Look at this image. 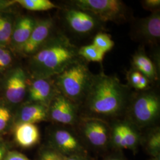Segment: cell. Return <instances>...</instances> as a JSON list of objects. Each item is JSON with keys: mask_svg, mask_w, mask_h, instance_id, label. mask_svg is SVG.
Masks as SVG:
<instances>
[{"mask_svg": "<svg viewBox=\"0 0 160 160\" xmlns=\"http://www.w3.org/2000/svg\"><path fill=\"white\" fill-rule=\"evenodd\" d=\"M131 97L129 87L123 84L116 76L102 72L93 75L81 103L91 115L88 117L102 119L122 114L129 104Z\"/></svg>", "mask_w": 160, "mask_h": 160, "instance_id": "obj_1", "label": "cell"}, {"mask_svg": "<svg viewBox=\"0 0 160 160\" xmlns=\"http://www.w3.org/2000/svg\"><path fill=\"white\" fill-rule=\"evenodd\" d=\"M78 48L67 38L59 36L48 42L32 55L30 67L35 78H49L80 58Z\"/></svg>", "mask_w": 160, "mask_h": 160, "instance_id": "obj_2", "label": "cell"}, {"mask_svg": "<svg viewBox=\"0 0 160 160\" xmlns=\"http://www.w3.org/2000/svg\"><path fill=\"white\" fill-rule=\"evenodd\" d=\"M94 75L80 57L57 75L58 92L77 105L81 103Z\"/></svg>", "mask_w": 160, "mask_h": 160, "instance_id": "obj_3", "label": "cell"}, {"mask_svg": "<svg viewBox=\"0 0 160 160\" xmlns=\"http://www.w3.org/2000/svg\"><path fill=\"white\" fill-rule=\"evenodd\" d=\"M132 123L144 128L154 124L160 113V96L154 91L143 90L130 100Z\"/></svg>", "mask_w": 160, "mask_h": 160, "instance_id": "obj_4", "label": "cell"}, {"mask_svg": "<svg viewBox=\"0 0 160 160\" xmlns=\"http://www.w3.org/2000/svg\"><path fill=\"white\" fill-rule=\"evenodd\" d=\"M71 3L73 7L91 13L101 22L120 23L128 17L127 7L119 0H75Z\"/></svg>", "mask_w": 160, "mask_h": 160, "instance_id": "obj_5", "label": "cell"}, {"mask_svg": "<svg viewBox=\"0 0 160 160\" xmlns=\"http://www.w3.org/2000/svg\"><path fill=\"white\" fill-rule=\"evenodd\" d=\"M81 128L86 140L92 146L102 148L107 145L111 129L103 119L92 117L84 118L81 120Z\"/></svg>", "mask_w": 160, "mask_h": 160, "instance_id": "obj_6", "label": "cell"}, {"mask_svg": "<svg viewBox=\"0 0 160 160\" xmlns=\"http://www.w3.org/2000/svg\"><path fill=\"white\" fill-rule=\"evenodd\" d=\"M132 34L135 39L150 45L157 44L160 38V11L135 21L132 26Z\"/></svg>", "mask_w": 160, "mask_h": 160, "instance_id": "obj_7", "label": "cell"}, {"mask_svg": "<svg viewBox=\"0 0 160 160\" xmlns=\"http://www.w3.org/2000/svg\"><path fill=\"white\" fill-rule=\"evenodd\" d=\"M65 19L69 29L81 35L90 34L102 25V22L91 13L75 7L65 11Z\"/></svg>", "mask_w": 160, "mask_h": 160, "instance_id": "obj_8", "label": "cell"}, {"mask_svg": "<svg viewBox=\"0 0 160 160\" xmlns=\"http://www.w3.org/2000/svg\"><path fill=\"white\" fill-rule=\"evenodd\" d=\"M48 113L52 119L58 123L74 125L77 121V105L59 92L50 102Z\"/></svg>", "mask_w": 160, "mask_h": 160, "instance_id": "obj_9", "label": "cell"}, {"mask_svg": "<svg viewBox=\"0 0 160 160\" xmlns=\"http://www.w3.org/2000/svg\"><path fill=\"white\" fill-rule=\"evenodd\" d=\"M27 75L20 67L12 69L8 74L5 82V95L8 102L20 103L27 92Z\"/></svg>", "mask_w": 160, "mask_h": 160, "instance_id": "obj_10", "label": "cell"}, {"mask_svg": "<svg viewBox=\"0 0 160 160\" xmlns=\"http://www.w3.org/2000/svg\"><path fill=\"white\" fill-rule=\"evenodd\" d=\"M52 141L57 151L65 157L82 155L84 151L78 139L68 129L55 130L52 135Z\"/></svg>", "mask_w": 160, "mask_h": 160, "instance_id": "obj_11", "label": "cell"}, {"mask_svg": "<svg viewBox=\"0 0 160 160\" xmlns=\"http://www.w3.org/2000/svg\"><path fill=\"white\" fill-rule=\"evenodd\" d=\"M52 26V20L49 18L36 22L29 39L22 49L23 53L33 55L38 51L49 37Z\"/></svg>", "mask_w": 160, "mask_h": 160, "instance_id": "obj_12", "label": "cell"}, {"mask_svg": "<svg viewBox=\"0 0 160 160\" xmlns=\"http://www.w3.org/2000/svg\"><path fill=\"white\" fill-rule=\"evenodd\" d=\"M29 88V97L30 102L40 103L48 106L53 97L57 94L52 83L49 78H35Z\"/></svg>", "mask_w": 160, "mask_h": 160, "instance_id": "obj_13", "label": "cell"}, {"mask_svg": "<svg viewBox=\"0 0 160 160\" xmlns=\"http://www.w3.org/2000/svg\"><path fill=\"white\" fill-rule=\"evenodd\" d=\"M36 21L30 16L20 18L12 29L11 40L12 45L17 50L21 51L29 39L34 29Z\"/></svg>", "mask_w": 160, "mask_h": 160, "instance_id": "obj_14", "label": "cell"}, {"mask_svg": "<svg viewBox=\"0 0 160 160\" xmlns=\"http://www.w3.org/2000/svg\"><path fill=\"white\" fill-rule=\"evenodd\" d=\"M15 137L17 143L20 146L29 148L39 141L40 133L38 128L35 124L21 123L16 128Z\"/></svg>", "mask_w": 160, "mask_h": 160, "instance_id": "obj_15", "label": "cell"}, {"mask_svg": "<svg viewBox=\"0 0 160 160\" xmlns=\"http://www.w3.org/2000/svg\"><path fill=\"white\" fill-rule=\"evenodd\" d=\"M48 114L47 106L40 103L29 104L21 109L18 115L19 123H29L34 124L46 120Z\"/></svg>", "mask_w": 160, "mask_h": 160, "instance_id": "obj_16", "label": "cell"}, {"mask_svg": "<svg viewBox=\"0 0 160 160\" xmlns=\"http://www.w3.org/2000/svg\"><path fill=\"white\" fill-rule=\"evenodd\" d=\"M132 65L134 69L147 78L149 81L158 79L156 67L151 59L142 51H138L132 58Z\"/></svg>", "mask_w": 160, "mask_h": 160, "instance_id": "obj_17", "label": "cell"}, {"mask_svg": "<svg viewBox=\"0 0 160 160\" xmlns=\"http://www.w3.org/2000/svg\"><path fill=\"white\" fill-rule=\"evenodd\" d=\"M122 135L123 147L125 149H135L139 142V134L134 125L130 122H120Z\"/></svg>", "mask_w": 160, "mask_h": 160, "instance_id": "obj_18", "label": "cell"}, {"mask_svg": "<svg viewBox=\"0 0 160 160\" xmlns=\"http://www.w3.org/2000/svg\"><path fill=\"white\" fill-rule=\"evenodd\" d=\"M15 2L30 11H46L57 8V6L49 0H17Z\"/></svg>", "mask_w": 160, "mask_h": 160, "instance_id": "obj_19", "label": "cell"}, {"mask_svg": "<svg viewBox=\"0 0 160 160\" xmlns=\"http://www.w3.org/2000/svg\"><path fill=\"white\" fill-rule=\"evenodd\" d=\"M78 53L80 57L89 62H101L105 53L100 51L92 44L82 46L78 49Z\"/></svg>", "mask_w": 160, "mask_h": 160, "instance_id": "obj_20", "label": "cell"}, {"mask_svg": "<svg viewBox=\"0 0 160 160\" xmlns=\"http://www.w3.org/2000/svg\"><path fill=\"white\" fill-rule=\"evenodd\" d=\"M148 152L154 158H159L160 153V131L156 128L149 133L146 143Z\"/></svg>", "mask_w": 160, "mask_h": 160, "instance_id": "obj_21", "label": "cell"}, {"mask_svg": "<svg viewBox=\"0 0 160 160\" xmlns=\"http://www.w3.org/2000/svg\"><path fill=\"white\" fill-rule=\"evenodd\" d=\"M12 24L9 17L0 15V45H5L11 40Z\"/></svg>", "mask_w": 160, "mask_h": 160, "instance_id": "obj_22", "label": "cell"}, {"mask_svg": "<svg viewBox=\"0 0 160 160\" xmlns=\"http://www.w3.org/2000/svg\"><path fill=\"white\" fill-rule=\"evenodd\" d=\"M92 44L104 53L111 51L114 45V42L109 34L102 32L95 36Z\"/></svg>", "mask_w": 160, "mask_h": 160, "instance_id": "obj_23", "label": "cell"}, {"mask_svg": "<svg viewBox=\"0 0 160 160\" xmlns=\"http://www.w3.org/2000/svg\"><path fill=\"white\" fill-rule=\"evenodd\" d=\"M110 140L116 148L122 149L123 147V135L120 122H116L113 125L110 130Z\"/></svg>", "mask_w": 160, "mask_h": 160, "instance_id": "obj_24", "label": "cell"}, {"mask_svg": "<svg viewBox=\"0 0 160 160\" xmlns=\"http://www.w3.org/2000/svg\"><path fill=\"white\" fill-rule=\"evenodd\" d=\"M10 118V110L5 107L0 106V132L5 129Z\"/></svg>", "mask_w": 160, "mask_h": 160, "instance_id": "obj_25", "label": "cell"}, {"mask_svg": "<svg viewBox=\"0 0 160 160\" xmlns=\"http://www.w3.org/2000/svg\"><path fill=\"white\" fill-rule=\"evenodd\" d=\"M63 156L57 151H45L40 157V160H63Z\"/></svg>", "mask_w": 160, "mask_h": 160, "instance_id": "obj_26", "label": "cell"}, {"mask_svg": "<svg viewBox=\"0 0 160 160\" xmlns=\"http://www.w3.org/2000/svg\"><path fill=\"white\" fill-rule=\"evenodd\" d=\"M141 75L142 74L135 69H133L129 72L128 76V80L129 85L133 88L137 89Z\"/></svg>", "mask_w": 160, "mask_h": 160, "instance_id": "obj_27", "label": "cell"}, {"mask_svg": "<svg viewBox=\"0 0 160 160\" xmlns=\"http://www.w3.org/2000/svg\"><path fill=\"white\" fill-rule=\"evenodd\" d=\"M142 4L145 9L152 12L160 11V0H145L142 1Z\"/></svg>", "mask_w": 160, "mask_h": 160, "instance_id": "obj_28", "label": "cell"}, {"mask_svg": "<svg viewBox=\"0 0 160 160\" xmlns=\"http://www.w3.org/2000/svg\"><path fill=\"white\" fill-rule=\"evenodd\" d=\"M12 61V55L10 52L7 50L0 59V71L7 68L10 65Z\"/></svg>", "mask_w": 160, "mask_h": 160, "instance_id": "obj_29", "label": "cell"}, {"mask_svg": "<svg viewBox=\"0 0 160 160\" xmlns=\"http://www.w3.org/2000/svg\"><path fill=\"white\" fill-rule=\"evenodd\" d=\"M4 160H30L24 155L12 151L9 152L6 155V157Z\"/></svg>", "mask_w": 160, "mask_h": 160, "instance_id": "obj_30", "label": "cell"}, {"mask_svg": "<svg viewBox=\"0 0 160 160\" xmlns=\"http://www.w3.org/2000/svg\"><path fill=\"white\" fill-rule=\"evenodd\" d=\"M149 84V80L147 78H146L145 76H143V75H142L139 80L138 86L137 88V90H141V91L144 90L147 88Z\"/></svg>", "mask_w": 160, "mask_h": 160, "instance_id": "obj_31", "label": "cell"}, {"mask_svg": "<svg viewBox=\"0 0 160 160\" xmlns=\"http://www.w3.org/2000/svg\"><path fill=\"white\" fill-rule=\"evenodd\" d=\"M15 2V1H4V0H0V11L3 10L8 8V7L12 6Z\"/></svg>", "mask_w": 160, "mask_h": 160, "instance_id": "obj_32", "label": "cell"}, {"mask_svg": "<svg viewBox=\"0 0 160 160\" xmlns=\"http://www.w3.org/2000/svg\"><path fill=\"white\" fill-rule=\"evenodd\" d=\"M63 160H87V159L82 155H74L64 157Z\"/></svg>", "mask_w": 160, "mask_h": 160, "instance_id": "obj_33", "label": "cell"}, {"mask_svg": "<svg viewBox=\"0 0 160 160\" xmlns=\"http://www.w3.org/2000/svg\"><path fill=\"white\" fill-rule=\"evenodd\" d=\"M5 152H6L5 147L3 145L0 144V160H3Z\"/></svg>", "mask_w": 160, "mask_h": 160, "instance_id": "obj_34", "label": "cell"}, {"mask_svg": "<svg viewBox=\"0 0 160 160\" xmlns=\"http://www.w3.org/2000/svg\"><path fill=\"white\" fill-rule=\"evenodd\" d=\"M6 51H7V49H4L2 47H0V59L3 56V55L4 54V53L6 52Z\"/></svg>", "mask_w": 160, "mask_h": 160, "instance_id": "obj_35", "label": "cell"}, {"mask_svg": "<svg viewBox=\"0 0 160 160\" xmlns=\"http://www.w3.org/2000/svg\"><path fill=\"white\" fill-rule=\"evenodd\" d=\"M105 160H124L122 158H120L119 157H111V158H109L108 159Z\"/></svg>", "mask_w": 160, "mask_h": 160, "instance_id": "obj_36", "label": "cell"}, {"mask_svg": "<svg viewBox=\"0 0 160 160\" xmlns=\"http://www.w3.org/2000/svg\"><path fill=\"white\" fill-rule=\"evenodd\" d=\"M153 160H159V158H154Z\"/></svg>", "mask_w": 160, "mask_h": 160, "instance_id": "obj_37", "label": "cell"}]
</instances>
